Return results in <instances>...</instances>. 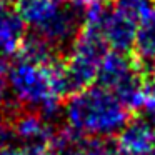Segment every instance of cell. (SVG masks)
Here are the masks:
<instances>
[{"mask_svg":"<svg viewBox=\"0 0 155 155\" xmlns=\"http://www.w3.org/2000/svg\"><path fill=\"white\" fill-rule=\"evenodd\" d=\"M137 27L138 25L135 22H132L130 18L115 12L114 7H112L110 14L107 15L104 24L100 25V34L110 50L128 54L134 48Z\"/></svg>","mask_w":155,"mask_h":155,"instance_id":"obj_5","label":"cell"},{"mask_svg":"<svg viewBox=\"0 0 155 155\" xmlns=\"http://www.w3.org/2000/svg\"><path fill=\"white\" fill-rule=\"evenodd\" d=\"M0 155H52V150L48 145L44 143H34V145H4L0 147Z\"/></svg>","mask_w":155,"mask_h":155,"instance_id":"obj_11","label":"cell"},{"mask_svg":"<svg viewBox=\"0 0 155 155\" xmlns=\"http://www.w3.org/2000/svg\"><path fill=\"white\" fill-rule=\"evenodd\" d=\"M138 72V67L128 54H122V52H107L100 62L97 74V84L102 87L108 88L110 92H115L125 80L132 77L134 74Z\"/></svg>","mask_w":155,"mask_h":155,"instance_id":"obj_6","label":"cell"},{"mask_svg":"<svg viewBox=\"0 0 155 155\" xmlns=\"http://www.w3.org/2000/svg\"><path fill=\"white\" fill-rule=\"evenodd\" d=\"M115 142L120 155H147L155 147V128L137 117L127 122Z\"/></svg>","mask_w":155,"mask_h":155,"instance_id":"obj_4","label":"cell"},{"mask_svg":"<svg viewBox=\"0 0 155 155\" xmlns=\"http://www.w3.org/2000/svg\"><path fill=\"white\" fill-rule=\"evenodd\" d=\"M8 67L4 57H0V110L8 102Z\"/></svg>","mask_w":155,"mask_h":155,"instance_id":"obj_12","label":"cell"},{"mask_svg":"<svg viewBox=\"0 0 155 155\" xmlns=\"http://www.w3.org/2000/svg\"><path fill=\"white\" fill-rule=\"evenodd\" d=\"M14 4H18V0H0V7H12Z\"/></svg>","mask_w":155,"mask_h":155,"instance_id":"obj_13","label":"cell"},{"mask_svg":"<svg viewBox=\"0 0 155 155\" xmlns=\"http://www.w3.org/2000/svg\"><path fill=\"white\" fill-rule=\"evenodd\" d=\"M132 52L142 74L155 72V12L138 24Z\"/></svg>","mask_w":155,"mask_h":155,"instance_id":"obj_7","label":"cell"},{"mask_svg":"<svg viewBox=\"0 0 155 155\" xmlns=\"http://www.w3.org/2000/svg\"><path fill=\"white\" fill-rule=\"evenodd\" d=\"M25 24L12 7H0V57L18 52L25 37Z\"/></svg>","mask_w":155,"mask_h":155,"instance_id":"obj_8","label":"cell"},{"mask_svg":"<svg viewBox=\"0 0 155 155\" xmlns=\"http://www.w3.org/2000/svg\"><path fill=\"white\" fill-rule=\"evenodd\" d=\"M48 147L55 155H120L117 142L110 137L78 135L68 127L55 132Z\"/></svg>","mask_w":155,"mask_h":155,"instance_id":"obj_3","label":"cell"},{"mask_svg":"<svg viewBox=\"0 0 155 155\" xmlns=\"http://www.w3.org/2000/svg\"><path fill=\"white\" fill-rule=\"evenodd\" d=\"M57 64L42 65L17 57L8 67V92L14 97L15 105L37 110L52 122H55L57 115H64L58 105L62 97L55 78Z\"/></svg>","mask_w":155,"mask_h":155,"instance_id":"obj_2","label":"cell"},{"mask_svg":"<svg viewBox=\"0 0 155 155\" xmlns=\"http://www.w3.org/2000/svg\"><path fill=\"white\" fill-rule=\"evenodd\" d=\"M60 2H67V0H60Z\"/></svg>","mask_w":155,"mask_h":155,"instance_id":"obj_15","label":"cell"},{"mask_svg":"<svg viewBox=\"0 0 155 155\" xmlns=\"http://www.w3.org/2000/svg\"><path fill=\"white\" fill-rule=\"evenodd\" d=\"M128 108L102 85H90L67 97L62 114L67 127L87 137H112L128 122Z\"/></svg>","mask_w":155,"mask_h":155,"instance_id":"obj_1","label":"cell"},{"mask_svg":"<svg viewBox=\"0 0 155 155\" xmlns=\"http://www.w3.org/2000/svg\"><path fill=\"white\" fill-rule=\"evenodd\" d=\"M147 155H155V147H153V148H152V150H150V152H148V153H147Z\"/></svg>","mask_w":155,"mask_h":155,"instance_id":"obj_14","label":"cell"},{"mask_svg":"<svg viewBox=\"0 0 155 155\" xmlns=\"http://www.w3.org/2000/svg\"><path fill=\"white\" fill-rule=\"evenodd\" d=\"M114 10L138 25L155 12V0H115Z\"/></svg>","mask_w":155,"mask_h":155,"instance_id":"obj_10","label":"cell"},{"mask_svg":"<svg viewBox=\"0 0 155 155\" xmlns=\"http://www.w3.org/2000/svg\"><path fill=\"white\" fill-rule=\"evenodd\" d=\"M60 0H18L17 14L30 28H37L42 24L54 17V14L60 8Z\"/></svg>","mask_w":155,"mask_h":155,"instance_id":"obj_9","label":"cell"}]
</instances>
